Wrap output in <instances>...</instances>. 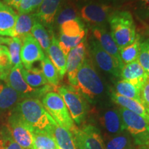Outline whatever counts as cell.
<instances>
[{"instance_id":"1","label":"cell","mask_w":149,"mask_h":149,"mask_svg":"<svg viewBox=\"0 0 149 149\" xmlns=\"http://www.w3.org/2000/svg\"><path fill=\"white\" fill-rule=\"evenodd\" d=\"M87 102L94 105L107 103L110 93L101 76L88 56L77 74V85L74 87Z\"/></svg>"},{"instance_id":"2","label":"cell","mask_w":149,"mask_h":149,"mask_svg":"<svg viewBox=\"0 0 149 149\" xmlns=\"http://www.w3.org/2000/svg\"><path fill=\"white\" fill-rule=\"evenodd\" d=\"M13 110L33 130L45 132L52 135L56 122L39 99H24Z\"/></svg>"},{"instance_id":"3","label":"cell","mask_w":149,"mask_h":149,"mask_svg":"<svg viewBox=\"0 0 149 149\" xmlns=\"http://www.w3.org/2000/svg\"><path fill=\"white\" fill-rule=\"evenodd\" d=\"M110 33L119 48L122 49L135 42L137 33L131 13L125 9L117 8L109 18Z\"/></svg>"},{"instance_id":"4","label":"cell","mask_w":149,"mask_h":149,"mask_svg":"<svg viewBox=\"0 0 149 149\" xmlns=\"http://www.w3.org/2000/svg\"><path fill=\"white\" fill-rule=\"evenodd\" d=\"M74 4L80 19L90 29H107L110 15L117 9L97 0H74Z\"/></svg>"},{"instance_id":"5","label":"cell","mask_w":149,"mask_h":149,"mask_svg":"<svg viewBox=\"0 0 149 149\" xmlns=\"http://www.w3.org/2000/svg\"><path fill=\"white\" fill-rule=\"evenodd\" d=\"M57 91L64 100L73 122L77 126L82 125L89 111L86 100L70 85L61 86L57 88Z\"/></svg>"},{"instance_id":"6","label":"cell","mask_w":149,"mask_h":149,"mask_svg":"<svg viewBox=\"0 0 149 149\" xmlns=\"http://www.w3.org/2000/svg\"><path fill=\"white\" fill-rule=\"evenodd\" d=\"M42 103L59 126L66 128L71 133L77 128L64 100L58 93L50 91L46 93L42 97Z\"/></svg>"},{"instance_id":"7","label":"cell","mask_w":149,"mask_h":149,"mask_svg":"<svg viewBox=\"0 0 149 149\" xmlns=\"http://www.w3.org/2000/svg\"><path fill=\"white\" fill-rule=\"evenodd\" d=\"M125 131L129 134L135 145L149 143V124L140 115L124 108H119Z\"/></svg>"},{"instance_id":"8","label":"cell","mask_w":149,"mask_h":149,"mask_svg":"<svg viewBox=\"0 0 149 149\" xmlns=\"http://www.w3.org/2000/svg\"><path fill=\"white\" fill-rule=\"evenodd\" d=\"M88 53L93 64L108 75L117 79L120 78L121 67L114 57L106 52L93 37L89 40Z\"/></svg>"},{"instance_id":"9","label":"cell","mask_w":149,"mask_h":149,"mask_svg":"<svg viewBox=\"0 0 149 149\" xmlns=\"http://www.w3.org/2000/svg\"><path fill=\"white\" fill-rule=\"evenodd\" d=\"M23 67L13 66L9 70L6 77L4 81L11 88L17 91L24 99L42 97L46 93L52 90V86L48 84L42 88H35L26 82L21 73V69Z\"/></svg>"},{"instance_id":"10","label":"cell","mask_w":149,"mask_h":149,"mask_svg":"<svg viewBox=\"0 0 149 149\" xmlns=\"http://www.w3.org/2000/svg\"><path fill=\"white\" fill-rule=\"evenodd\" d=\"M96 116L101 127L110 137L125 131L119 109L112 107L108 102L100 105Z\"/></svg>"},{"instance_id":"11","label":"cell","mask_w":149,"mask_h":149,"mask_svg":"<svg viewBox=\"0 0 149 149\" xmlns=\"http://www.w3.org/2000/svg\"><path fill=\"white\" fill-rule=\"evenodd\" d=\"M72 134L78 149H105L101 131L93 124H85L81 128L77 127Z\"/></svg>"},{"instance_id":"12","label":"cell","mask_w":149,"mask_h":149,"mask_svg":"<svg viewBox=\"0 0 149 149\" xmlns=\"http://www.w3.org/2000/svg\"><path fill=\"white\" fill-rule=\"evenodd\" d=\"M11 137L24 149H33V129L22 120L13 110L6 126Z\"/></svg>"},{"instance_id":"13","label":"cell","mask_w":149,"mask_h":149,"mask_svg":"<svg viewBox=\"0 0 149 149\" xmlns=\"http://www.w3.org/2000/svg\"><path fill=\"white\" fill-rule=\"evenodd\" d=\"M22 45L20 52V58L24 68L29 69L37 61H42L44 55L43 49L31 33L22 37Z\"/></svg>"},{"instance_id":"14","label":"cell","mask_w":149,"mask_h":149,"mask_svg":"<svg viewBox=\"0 0 149 149\" xmlns=\"http://www.w3.org/2000/svg\"><path fill=\"white\" fill-rule=\"evenodd\" d=\"M88 54L87 44L85 41H83L70 50L66 56V72L68 81L73 88L77 85V72L84 62Z\"/></svg>"},{"instance_id":"15","label":"cell","mask_w":149,"mask_h":149,"mask_svg":"<svg viewBox=\"0 0 149 149\" xmlns=\"http://www.w3.org/2000/svg\"><path fill=\"white\" fill-rule=\"evenodd\" d=\"M93 38L100 44V46L117 61L121 68L124 66L120 55V48L106 28L95 27L90 29Z\"/></svg>"},{"instance_id":"16","label":"cell","mask_w":149,"mask_h":149,"mask_svg":"<svg viewBox=\"0 0 149 149\" xmlns=\"http://www.w3.org/2000/svg\"><path fill=\"white\" fill-rule=\"evenodd\" d=\"M148 77L137 60L124 64L120 70V79L135 86L140 91Z\"/></svg>"},{"instance_id":"17","label":"cell","mask_w":149,"mask_h":149,"mask_svg":"<svg viewBox=\"0 0 149 149\" xmlns=\"http://www.w3.org/2000/svg\"><path fill=\"white\" fill-rule=\"evenodd\" d=\"M64 0H43L42 4L35 13L38 21L52 31L55 19Z\"/></svg>"},{"instance_id":"18","label":"cell","mask_w":149,"mask_h":149,"mask_svg":"<svg viewBox=\"0 0 149 149\" xmlns=\"http://www.w3.org/2000/svg\"><path fill=\"white\" fill-rule=\"evenodd\" d=\"M17 16L13 8L0 1V35L13 36Z\"/></svg>"},{"instance_id":"19","label":"cell","mask_w":149,"mask_h":149,"mask_svg":"<svg viewBox=\"0 0 149 149\" xmlns=\"http://www.w3.org/2000/svg\"><path fill=\"white\" fill-rule=\"evenodd\" d=\"M47 56L57 68L59 78L61 79L66 72V57L59 47L58 40L53 33L51 45L48 48Z\"/></svg>"},{"instance_id":"20","label":"cell","mask_w":149,"mask_h":149,"mask_svg":"<svg viewBox=\"0 0 149 149\" xmlns=\"http://www.w3.org/2000/svg\"><path fill=\"white\" fill-rule=\"evenodd\" d=\"M110 98L115 104L120 106V107L130 111L136 114L140 115L149 124V114L141 102L132 100L117 94L115 91L110 93Z\"/></svg>"},{"instance_id":"21","label":"cell","mask_w":149,"mask_h":149,"mask_svg":"<svg viewBox=\"0 0 149 149\" xmlns=\"http://www.w3.org/2000/svg\"><path fill=\"white\" fill-rule=\"evenodd\" d=\"M23 100L19 93L3 80H0V110L13 109Z\"/></svg>"},{"instance_id":"22","label":"cell","mask_w":149,"mask_h":149,"mask_svg":"<svg viewBox=\"0 0 149 149\" xmlns=\"http://www.w3.org/2000/svg\"><path fill=\"white\" fill-rule=\"evenodd\" d=\"M38 21L35 13H19L16 20L12 37H20L31 33L35 22Z\"/></svg>"},{"instance_id":"23","label":"cell","mask_w":149,"mask_h":149,"mask_svg":"<svg viewBox=\"0 0 149 149\" xmlns=\"http://www.w3.org/2000/svg\"><path fill=\"white\" fill-rule=\"evenodd\" d=\"M73 19H80L74 0H64L60 8L56 15L54 25L59 27L65 22Z\"/></svg>"},{"instance_id":"24","label":"cell","mask_w":149,"mask_h":149,"mask_svg":"<svg viewBox=\"0 0 149 149\" xmlns=\"http://www.w3.org/2000/svg\"><path fill=\"white\" fill-rule=\"evenodd\" d=\"M52 136L59 149H77L73 135L70 130L56 123L52 130Z\"/></svg>"},{"instance_id":"25","label":"cell","mask_w":149,"mask_h":149,"mask_svg":"<svg viewBox=\"0 0 149 149\" xmlns=\"http://www.w3.org/2000/svg\"><path fill=\"white\" fill-rule=\"evenodd\" d=\"M21 73L26 82L33 88H42L48 84L42 70L40 68L32 67L26 69L23 66L21 69Z\"/></svg>"},{"instance_id":"26","label":"cell","mask_w":149,"mask_h":149,"mask_svg":"<svg viewBox=\"0 0 149 149\" xmlns=\"http://www.w3.org/2000/svg\"><path fill=\"white\" fill-rule=\"evenodd\" d=\"M129 134L125 131L107 139L104 142L105 149H135V143Z\"/></svg>"},{"instance_id":"27","label":"cell","mask_w":149,"mask_h":149,"mask_svg":"<svg viewBox=\"0 0 149 149\" xmlns=\"http://www.w3.org/2000/svg\"><path fill=\"white\" fill-rule=\"evenodd\" d=\"M86 25L81 19H73L65 22L59 27V34L68 37H77L86 35Z\"/></svg>"},{"instance_id":"28","label":"cell","mask_w":149,"mask_h":149,"mask_svg":"<svg viewBox=\"0 0 149 149\" xmlns=\"http://www.w3.org/2000/svg\"><path fill=\"white\" fill-rule=\"evenodd\" d=\"M141 42V35H139V33H137V37L133 44L120 50V58L123 65L131 63L138 59Z\"/></svg>"},{"instance_id":"29","label":"cell","mask_w":149,"mask_h":149,"mask_svg":"<svg viewBox=\"0 0 149 149\" xmlns=\"http://www.w3.org/2000/svg\"><path fill=\"white\" fill-rule=\"evenodd\" d=\"M115 92L117 94L120 95L125 97L132 99L136 101L141 102L140 97V91L135 86L124 81V80H120L115 82ZM142 104V103H141Z\"/></svg>"},{"instance_id":"30","label":"cell","mask_w":149,"mask_h":149,"mask_svg":"<svg viewBox=\"0 0 149 149\" xmlns=\"http://www.w3.org/2000/svg\"><path fill=\"white\" fill-rule=\"evenodd\" d=\"M33 149H59L51 134L33 130Z\"/></svg>"},{"instance_id":"31","label":"cell","mask_w":149,"mask_h":149,"mask_svg":"<svg viewBox=\"0 0 149 149\" xmlns=\"http://www.w3.org/2000/svg\"><path fill=\"white\" fill-rule=\"evenodd\" d=\"M41 66L42 71L48 84L52 86H57L60 81L59 73L57 68L47 55H45L44 59L41 61Z\"/></svg>"},{"instance_id":"32","label":"cell","mask_w":149,"mask_h":149,"mask_svg":"<svg viewBox=\"0 0 149 149\" xmlns=\"http://www.w3.org/2000/svg\"><path fill=\"white\" fill-rule=\"evenodd\" d=\"M31 32L35 40L40 44L42 49L47 54L48 48L51 45V40L50 35L44 25L39 21L36 22Z\"/></svg>"},{"instance_id":"33","label":"cell","mask_w":149,"mask_h":149,"mask_svg":"<svg viewBox=\"0 0 149 149\" xmlns=\"http://www.w3.org/2000/svg\"><path fill=\"white\" fill-rule=\"evenodd\" d=\"M22 45V38H20V37H12L11 38L10 42L8 44V48L12 67H23V64H22L21 58H20Z\"/></svg>"},{"instance_id":"34","label":"cell","mask_w":149,"mask_h":149,"mask_svg":"<svg viewBox=\"0 0 149 149\" xmlns=\"http://www.w3.org/2000/svg\"><path fill=\"white\" fill-rule=\"evenodd\" d=\"M85 37L86 35H81L77 37H68L62 34H59L57 40L59 47L66 57L70 50L84 41Z\"/></svg>"},{"instance_id":"35","label":"cell","mask_w":149,"mask_h":149,"mask_svg":"<svg viewBox=\"0 0 149 149\" xmlns=\"http://www.w3.org/2000/svg\"><path fill=\"white\" fill-rule=\"evenodd\" d=\"M133 10L139 21H149V0L136 1Z\"/></svg>"},{"instance_id":"36","label":"cell","mask_w":149,"mask_h":149,"mask_svg":"<svg viewBox=\"0 0 149 149\" xmlns=\"http://www.w3.org/2000/svg\"><path fill=\"white\" fill-rule=\"evenodd\" d=\"M0 149H24L14 141L6 126L0 131Z\"/></svg>"},{"instance_id":"37","label":"cell","mask_w":149,"mask_h":149,"mask_svg":"<svg viewBox=\"0 0 149 149\" xmlns=\"http://www.w3.org/2000/svg\"><path fill=\"white\" fill-rule=\"evenodd\" d=\"M137 61L149 76V39L141 40Z\"/></svg>"},{"instance_id":"38","label":"cell","mask_w":149,"mask_h":149,"mask_svg":"<svg viewBox=\"0 0 149 149\" xmlns=\"http://www.w3.org/2000/svg\"><path fill=\"white\" fill-rule=\"evenodd\" d=\"M43 0H22L17 10L19 13H32L38 9Z\"/></svg>"},{"instance_id":"39","label":"cell","mask_w":149,"mask_h":149,"mask_svg":"<svg viewBox=\"0 0 149 149\" xmlns=\"http://www.w3.org/2000/svg\"><path fill=\"white\" fill-rule=\"evenodd\" d=\"M0 66L10 70L12 68L8 47L0 44Z\"/></svg>"},{"instance_id":"40","label":"cell","mask_w":149,"mask_h":149,"mask_svg":"<svg viewBox=\"0 0 149 149\" xmlns=\"http://www.w3.org/2000/svg\"><path fill=\"white\" fill-rule=\"evenodd\" d=\"M141 101L149 114V77L140 91Z\"/></svg>"},{"instance_id":"41","label":"cell","mask_w":149,"mask_h":149,"mask_svg":"<svg viewBox=\"0 0 149 149\" xmlns=\"http://www.w3.org/2000/svg\"><path fill=\"white\" fill-rule=\"evenodd\" d=\"M100 2L105 3V4L111 6L115 8H118L123 3L127 2L128 0H97Z\"/></svg>"},{"instance_id":"42","label":"cell","mask_w":149,"mask_h":149,"mask_svg":"<svg viewBox=\"0 0 149 149\" xmlns=\"http://www.w3.org/2000/svg\"><path fill=\"white\" fill-rule=\"evenodd\" d=\"M3 2L15 9H18L19 3L22 0H3Z\"/></svg>"},{"instance_id":"43","label":"cell","mask_w":149,"mask_h":149,"mask_svg":"<svg viewBox=\"0 0 149 149\" xmlns=\"http://www.w3.org/2000/svg\"><path fill=\"white\" fill-rule=\"evenodd\" d=\"M142 24L141 25V33L142 34H144L145 36L147 37V39H149V25L146 22L140 21Z\"/></svg>"},{"instance_id":"44","label":"cell","mask_w":149,"mask_h":149,"mask_svg":"<svg viewBox=\"0 0 149 149\" xmlns=\"http://www.w3.org/2000/svg\"><path fill=\"white\" fill-rule=\"evenodd\" d=\"M10 70L6 69V68H3L2 67L0 66V80H3V81H4L5 78L6 77L7 74L8 73L9 70Z\"/></svg>"},{"instance_id":"45","label":"cell","mask_w":149,"mask_h":149,"mask_svg":"<svg viewBox=\"0 0 149 149\" xmlns=\"http://www.w3.org/2000/svg\"><path fill=\"white\" fill-rule=\"evenodd\" d=\"M11 38L9 37H3L0 36V44L2 45V44H8L10 42Z\"/></svg>"},{"instance_id":"46","label":"cell","mask_w":149,"mask_h":149,"mask_svg":"<svg viewBox=\"0 0 149 149\" xmlns=\"http://www.w3.org/2000/svg\"><path fill=\"white\" fill-rule=\"evenodd\" d=\"M139 149H149V143L146 144L142 145V146H140V148Z\"/></svg>"},{"instance_id":"47","label":"cell","mask_w":149,"mask_h":149,"mask_svg":"<svg viewBox=\"0 0 149 149\" xmlns=\"http://www.w3.org/2000/svg\"><path fill=\"white\" fill-rule=\"evenodd\" d=\"M137 0H128V1H136Z\"/></svg>"}]
</instances>
